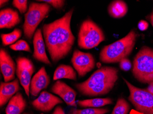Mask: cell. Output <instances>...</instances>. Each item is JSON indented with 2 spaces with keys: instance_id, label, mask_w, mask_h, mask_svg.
Returning a JSON list of instances; mask_svg holds the SVG:
<instances>
[{
  "instance_id": "6da1fadb",
  "label": "cell",
  "mask_w": 153,
  "mask_h": 114,
  "mask_svg": "<svg viewBox=\"0 0 153 114\" xmlns=\"http://www.w3.org/2000/svg\"><path fill=\"white\" fill-rule=\"evenodd\" d=\"M74 11L72 8L63 17L43 26L45 46L53 62L64 59L72 50L75 40L71 29Z\"/></svg>"
},
{
  "instance_id": "7a4b0ae2",
  "label": "cell",
  "mask_w": 153,
  "mask_h": 114,
  "mask_svg": "<svg viewBox=\"0 0 153 114\" xmlns=\"http://www.w3.org/2000/svg\"><path fill=\"white\" fill-rule=\"evenodd\" d=\"M118 70L112 67L104 66L95 71L84 82L76 84L82 95L88 97L106 95L110 92L117 80Z\"/></svg>"
},
{
  "instance_id": "3957f363",
  "label": "cell",
  "mask_w": 153,
  "mask_h": 114,
  "mask_svg": "<svg viewBox=\"0 0 153 114\" xmlns=\"http://www.w3.org/2000/svg\"><path fill=\"white\" fill-rule=\"evenodd\" d=\"M137 37L136 32L132 30L122 39L105 46L100 54V60L104 63H114L127 58L133 51Z\"/></svg>"
},
{
  "instance_id": "277c9868",
  "label": "cell",
  "mask_w": 153,
  "mask_h": 114,
  "mask_svg": "<svg viewBox=\"0 0 153 114\" xmlns=\"http://www.w3.org/2000/svg\"><path fill=\"white\" fill-rule=\"evenodd\" d=\"M133 73L138 81L149 84L153 82V49L143 46L134 60Z\"/></svg>"
},
{
  "instance_id": "5b68a950",
  "label": "cell",
  "mask_w": 153,
  "mask_h": 114,
  "mask_svg": "<svg viewBox=\"0 0 153 114\" xmlns=\"http://www.w3.org/2000/svg\"><path fill=\"white\" fill-rule=\"evenodd\" d=\"M51 6L48 3L32 2L25 16L23 25L25 37L31 40L39 25L47 17L51 11Z\"/></svg>"
},
{
  "instance_id": "8992f818",
  "label": "cell",
  "mask_w": 153,
  "mask_h": 114,
  "mask_svg": "<svg viewBox=\"0 0 153 114\" xmlns=\"http://www.w3.org/2000/svg\"><path fill=\"white\" fill-rule=\"evenodd\" d=\"M105 40L103 30L90 19L82 23L78 34V43L82 49H90L98 46Z\"/></svg>"
},
{
  "instance_id": "52a82bcc",
  "label": "cell",
  "mask_w": 153,
  "mask_h": 114,
  "mask_svg": "<svg viewBox=\"0 0 153 114\" xmlns=\"http://www.w3.org/2000/svg\"><path fill=\"white\" fill-rule=\"evenodd\" d=\"M129 90V100L137 111L143 114H153V94L146 89L137 88L123 79Z\"/></svg>"
},
{
  "instance_id": "ba28073f",
  "label": "cell",
  "mask_w": 153,
  "mask_h": 114,
  "mask_svg": "<svg viewBox=\"0 0 153 114\" xmlns=\"http://www.w3.org/2000/svg\"><path fill=\"white\" fill-rule=\"evenodd\" d=\"M16 74L20 83L25 90L26 95L30 98V85L33 74L36 70L33 63L25 57H19L16 59Z\"/></svg>"
},
{
  "instance_id": "9c48e42d",
  "label": "cell",
  "mask_w": 153,
  "mask_h": 114,
  "mask_svg": "<svg viewBox=\"0 0 153 114\" xmlns=\"http://www.w3.org/2000/svg\"><path fill=\"white\" fill-rule=\"evenodd\" d=\"M73 67L79 77L85 76L95 67V61L93 55L89 53L75 50L71 59Z\"/></svg>"
},
{
  "instance_id": "30bf717a",
  "label": "cell",
  "mask_w": 153,
  "mask_h": 114,
  "mask_svg": "<svg viewBox=\"0 0 153 114\" xmlns=\"http://www.w3.org/2000/svg\"><path fill=\"white\" fill-rule=\"evenodd\" d=\"M63 103V101L60 98L51 93L43 91L40 93L37 98L32 102L31 104L33 108L38 111L48 112L56 105Z\"/></svg>"
},
{
  "instance_id": "8fae6325",
  "label": "cell",
  "mask_w": 153,
  "mask_h": 114,
  "mask_svg": "<svg viewBox=\"0 0 153 114\" xmlns=\"http://www.w3.org/2000/svg\"><path fill=\"white\" fill-rule=\"evenodd\" d=\"M0 68L4 82H9L15 79L17 65L4 49L0 50Z\"/></svg>"
},
{
  "instance_id": "7c38bea8",
  "label": "cell",
  "mask_w": 153,
  "mask_h": 114,
  "mask_svg": "<svg viewBox=\"0 0 153 114\" xmlns=\"http://www.w3.org/2000/svg\"><path fill=\"white\" fill-rule=\"evenodd\" d=\"M50 90L51 92L60 96L67 105L76 107L75 101L76 92L65 82L60 80H57L53 84Z\"/></svg>"
},
{
  "instance_id": "4fadbf2b",
  "label": "cell",
  "mask_w": 153,
  "mask_h": 114,
  "mask_svg": "<svg viewBox=\"0 0 153 114\" xmlns=\"http://www.w3.org/2000/svg\"><path fill=\"white\" fill-rule=\"evenodd\" d=\"M33 43L34 49L33 54V58L45 65H51V62L48 58L45 51V42L44 40L40 29H38L34 33Z\"/></svg>"
},
{
  "instance_id": "5bb4252c",
  "label": "cell",
  "mask_w": 153,
  "mask_h": 114,
  "mask_svg": "<svg viewBox=\"0 0 153 114\" xmlns=\"http://www.w3.org/2000/svg\"><path fill=\"white\" fill-rule=\"evenodd\" d=\"M50 83V78L45 67L40 69L33 76L30 85V94L37 96L42 90L46 89Z\"/></svg>"
},
{
  "instance_id": "9a60e30c",
  "label": "cell",
  "mask_w": 153,
  "mask_h": 114,
  "mask_svg": "<svg viewBox=\"0 0 153 114\" xmlns=\"http://www.w3.org/2000/svg\"><path fill=\"white\" fill-rule=\"evenodd\" d=\"M19 81L15 79L9 82H1L0 85V106L8 103L11 99L21 90Z\"/></svg>"
},
{
  "instance_id": "2e32d148",
  "label": "cell",
  "mask_w": 153,
  "mask_h": 114,
  "mask_svg": "<svg viewBox=\"0 0 153 114\" xmlns=\"http://www.w3.org/2000/svg\"><path fill=\"white\" fill-rule=\"evenodd\" d=\"M21 19L19 13L12 8L2 9L0 12V28H12L19 24Z\"/></svg>"
},
{
  "instance_id": "e0dca14e",
  "label": "cell",
  "mask_w": 153,
  "mask_h": 114,
  "mask_svg": "<svg viewBox=\"0 0 153 114\" xmlns=\"http://www.w3.org/2000/svg\"><path fill=\"white\" fill-rule=\"evenodd\" d=\"M27 103L21 93L19 92L14 96L5 109L6 114H23L26 108Z\"/></svg>"
},
{
  "instance_id": "ac0fdd59",
  "label": "cell",
  "mask_w": 153,
  "mask_h": 114,
  "mask_svg": "<svg viewBox=\"0 0 153 114\" xmlns=\"http://www.w3.org/2000/svg\"><path fill=\"white\" fill-rule=\"evenodd\" d=\"M128 12V5L122 0L113 1L108 7V13L114 18H123L127 14Z\"/></svg>"
},
{
  "instance_id": "d6986e66",
  "label": "cell",
  "mask_w": 153,
  "mask_h": 114,
  "mask_svg": "<svg viewBox=\"0 0 153 114\" xmlns=\"http://www.w3.org/2000/svg\"><path fill=\"white\" fill-rule=\"evenodd\" d=\"M53 78L54 80L63 79L76 80V74L74 68L71 66L61 65L55 70Z\"/></svg>"
},
{
  "instance_id": "ffe728a7",
  "label": "cell",
  "mask_w": 153,
  "mask_h": 114,
  "mask_svg": "<svg viewBox=\"0 0 153 114\" xmlns=\"http://www.w3.org/2000/svg\"><path fill=\"white\" fill-rule=\"evenodd\" d=\"M112 99L110 98H95L93 99L81 100L77 101V104L81 107H101L107 104H112Z\"/></svg>"
},
{
  "instance_id": "44dd1931",
  "label": "cell",
  "mask_w": 153,
  "mask_h": 114,
  "mask_svg": "<svg viewBox=\"0 0 153 114\" xmlns=\"http://www.w3.org/2000/svg\"><path fill=\"white\" fill-rule=\"evenodd\" d=\"M22 31L18 28H16L11 33L1 34L2 44L5 46L12 45L22 36Z\"/></svg>"
},
{
  "instance_id": "7402d4cb",
  "label": "cell",
  "mask_w": 153,
  "mask_h": 114,
  "mask_svg": "<svg viewBox=\"0 0 153 114\" xmlns=\"http://www.w3.org/2000/svg\"><path fill=\"white\" fill-rule=\"evenodd\" d=\"M108 111L109 110L106 108H88L82 110L72 108L68 114H105L108 113Z\"/></svg>"
},
{
  "instance_id": "603a6c76",
  "label": "cell",
  "mask_w": 153,
  "mask_h": 114,
  "mask_svg": "<svg viewBox=\"0 0 153 114\" xmlns=\"http://www.w3.org/2000/svg\"><path fill=\"white\" fill-rule=\"evenodd\" d=\"M129 110V105L125 99L119 98L111 114H127Z\"/></svg>"
},
{
  "instance_id": "cb8c5ba5",
  "label": "cell",
  "mask_w": 153,
  "mask_h": 114,
  "mask_svg": "<svg viewBox=\"0 0 153 114\" xmlns=\"http://www.w3.org/2000/svg\"><path fill=\"white\" fill-rule=\"evenodd\" d=\"M9 47L14 51H24L31 53L30 45L24 40H19L16 43L10 45Z\"/></svg>"
},
{
  "instance_id": "d4e9b609",
  "label": "cell",
  "mask_w": 153,
  "mask_h": 114,
  "mask_svg": "<svg viewBox=\"0 0 153 114\" xmlns=\"http://www.w3.org/2000/svg\"><path fill=\"white\" fill-rule=\"evenodd\" d=\"M13 5L19 10L20 13L24 14L27 11V0H13Z\"/></svg>"
},
{
  "instance_id": "484cf974",
  "label": "cell",
  "mask_w": 153,
  "mask_h": 114,
  "mask_svg": "<svg viewBox=\"0 0 153 114\" xmlns=\"http://www.w3.org/2000/svg\"><path fill=\"white\" fill-rule=\"evenodd\" d=\"M38 1H42L48 3L56 9H60L62 8L65 5V1L64 0H40Z\"/></svg>"
},
{
  "instance_id": "4316f807",
  "label": "cell",
  "mask_w": 153,
  "mask_h": 114,
  "mask_svg": "<svg viewBox=\"0 0 153 114\" xmlns=\"http://www.w3.org/2000/svg\"><path fill=\"white\" fill-rule=\"evenodd\" d=\"M120 67L123 71H129L131 67L130 61L127 58H124L121 60L120 62Z\"/></svg>"
},
{
  "instance_id": "83f0119b",
  "label": "cell",
  "mask_w": 153,
  "mask_h": 114,
  "mask_svg": "<svg viewBox=\"0 0 153 114\" xmlns=\"http://www.w3.org/2000/svg\"><path fill=\"white\" fill-rule=\"evenodd\" d=\"M149 27V24L146 21H140L138 24V27L141 31L146 30Z\"/></svg>"
},
{
  "instance_id": "f1b7e54d",
  "label": "cell",
  "mask_w": 153,
  "mask_h": 114,
  "mask_svg": "<svg viewBox=\"0 0 153 114\" xmlns=\"http://www.w3.org/2000/svg\"><path fill=\"white\" fill-rule=\"evenodd\" d=\"M51 114H65L64 110L61 106H56Z\"/></svg>"
},
{
  "instance_id": "f546056e",
  "label": "cell",
  "mask_w": 153,
  "mask_h": 114,
  "mask_svg": "<svg viewBox=\"0 0 153 114\" xmlns=\"http://www.w3.org/2000/svg\"><path fill=\"white\" fill-rule=\"evenodd\" d=\"M147 18L153 27V8L151 13L147 17Z\"/></svg>"
},
{
  "instance_id": "4dcf8cb0",
  "label": "cell",
  "mask_w": 153,
  "mask_h": 114,
  "mask_svg": "<svg viewBox=\"0 0 153 114\" xmlns=\"http://www.w3.org/2000/svg\"><path fill=\"white\" fill-rule=\"evenodd\" d=\"M146 90L149 92L151 93L152 94H153V82L152 83H150L149 84L148 87L146 89Z\"/></svg>"
},
{
  "instance_id": "1f68e13d",
  "label": "cell",
  "mask_w": 153,
  "mask_h": 114,
  "mask_svg": "<svg viewBox=\"0 0 153 114\" xmlns=\"http://www.w3.org/2000/svg\"><path fill=\"white\" fill-rule=\"evenodd\" d=\"M9 1H7V0H1L0 1V5H1V7H2V5H4L5 3H7V2H8Z\"/></svg>"
},
{
  "instance_id": "d6a6232c",
  "label": "cell",
  "mask_w": 153,
  "mask_h": 114,
  "mask_svg": "<svg viewBox=\"0 0 153 114\" xmlns=\"http://www.w3.org/2000/svg\"><path fill=\"white\" fill-rule=\"evenodd\" d=\"M23 114H29V113H23Z\"/></svg>"
},
{
  "instance_id": "836d02e7",
  "label": "cell",
  "mask_w": 153,
  "mask_h": 114,
  "mask_svg": "<svg viewBox=\"0 0 153 114\" xmlns=\"http://www.w3.org/2000/svg\"></svg>"
}]
</instances>
